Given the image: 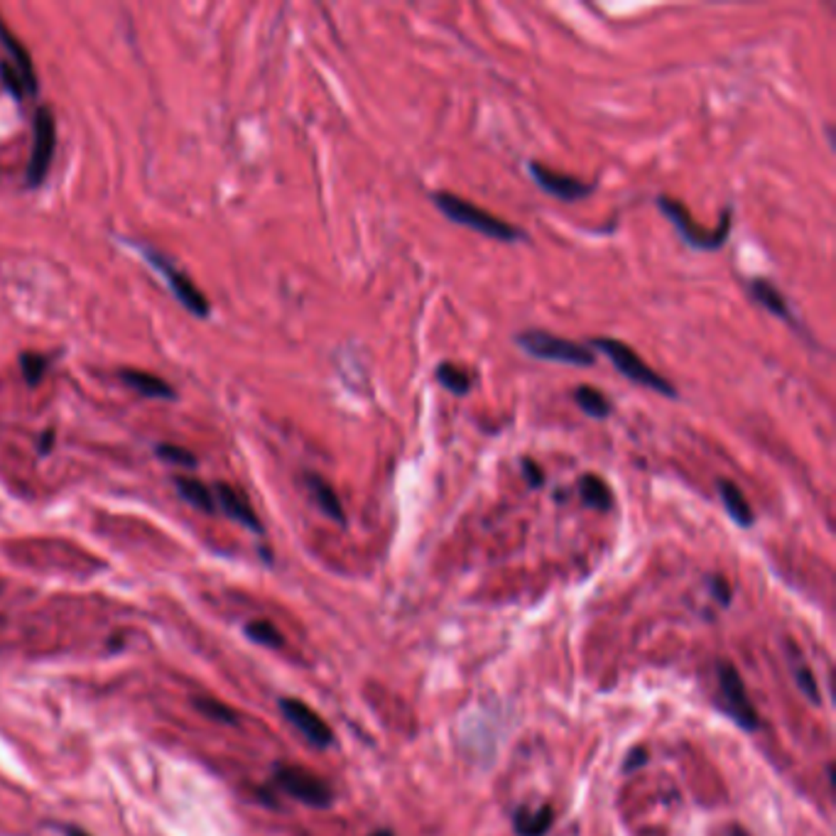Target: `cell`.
<instances>
[{
    "instance_id": "cell-12",
    "label": "cell",
    "mask_w": 836,
    "mask_h": 836,
    "mask_svg": "<svg viewBox=\"0 0 836 836\" xmlns=\"http://www.w3.org/2000/svg\"><path fill=\"white\" fill-rule=\"evenodd\" d=\"M748 292L750 298L756 299V302H758L763 309H768V312L773 314V317L788 321L792 327H798V321L792 317V309H789L788 299H785V295H782L780 289L775 287L773 282L766 280V277H753V280L748 282Z\"/></svg>"
},
{
    "instance_id": "cell-1",
    "label": "cell",
    "mask_w": 836,
    "mask_h": 836,
    "mask_svg": "<svg viewBox=\"0 0 836 836\" xmlns=\"http://www.w3.org/2000/svg\"><path fill=\"white\" fill-rule=\"evenodd\" d=\"M432 202L442 212V216H446L452 224L471 228V231H476L486 238H496V241L503 243H517L525 238V234L517 226L493 216L491 212H486L476 204L466 202V199L452 194V192H434Z\"/></svg>"
},
{
    "instance_id": "cell-21",
    "label": "cell",
    "mask_w": 836,
    "mask_h": 836,
    "mask_svg": "<svg viewBox=\"0 0 836 836\" xmlns=\"http://www.w3.org/2000/svg\"><path fill=\"white\" fill-rule=\"evenodd\" d=\"M246 635H248L253 643L266 645V648H282V645H285V638H282V633L277 631V625H273L270 621H263V618L250 621V623L246 625Z\"/></svg>"
},
{
    "instance_id": "cell-5",
    "label": "cell",
    "mask_w": 836,
    "mask_h": 836,
    "mask_svg": "<svg viewBox=\"0 0 836 836\" xmlns=\"http://www.w3.org/2000/svg\"><path fill=\"white\" fill-rule=\"evenodd\" d=\"M275 782L280 785L289 798L298 799L307 807H317V810H327L334 802L331 788L321 780L319 775L312 770L295 766H277L275 768Z\"/></svg>"
},
{
    "instance_id": "cell-4",
    "label": "cell",
    "mask_w": 836,
    "mask_h": 836,
    "mask_svg": "<svg viewBox=\"0 0 836 836\" xmlns=\"http://www.w3.org/2000/svg\"><path fill=\"white\" fill-rule=\"evenodd\" d=\"M657 206H660V212L667 216V221L677 228V234L684 243H687L689 248L695 250H704V253H712V250H719L724 243L728 241V231H731V209L721 214V224L712 231H706V228L696 226L692 216H689L687 206L673 196L660 194L657 196Z\"/></svg>"
},
{
    "instance_id": "cell-27",
    "label": "cell",
    "mask_w": 836,
    "mask_h": 836,
    "mask_svg": "<svg viewBox=\"0 0 836 836\" xmlns=\"http://www.w3.org/2000/svg\"><path fill=\"white\" fill-rule=\"evenodd\" d=\"M709 589H712V594L716 601H721L724 606H728L731 601V587H728V581L724 577H712L709 579Z\"/></svg>"
},
{
    "instance_id": "cell-15",
    "label": "cell",
    "mask_w": 836,
    "mask_h": 836,
    "mask_svg": "<svg viewBox=\"0 0 836 836\" xmlns=\"http://www.w3.org/2000/svg\"><path fill=\"white\" fill-rule=\"evenodd\" d=\"M716 486H719V496L724 500V508L731 516V520L736 525H741V528H750L756 516H753V508H750V503L746 500L741 488L734 481H726V478H721Z\"/></svg>"
},
{
    "instance_id": "cell-6",
    "label": "cell",
    "mask_w": 836,
    "mask_h": 836,
    "mask_svg": "<svg viewBox=\"0 0 836 836\" xmlns=\"http://www.w3.org/2000/svg\"><path fill=\"white\" fill-rule=\"evenodd\" d=\"M716 674H719V687H721V702L724 709L731 714V719L743 726L746 731H756L760 726L758 712L756 706L750 704L746 684H743L741 674L731 663H719L716 664Z\"/></svg>"
},
{
    "instance_id": "cell-33",
    "label": "cell",
    "mask_w": 836,
    "mask_h": 836,
    "mask_svg": "<svg viewBox=\"0 0 836 836\" xmlns=\"http://www.w3.org/2000/svg\"><path fill=\"white\" fill-rule=\"evenodd\" d=\"M731 836H748V834H746L743 829H734V831H731Z\"/></svg>"
},
{
    "instance_id": "cell-7",
    "label": "cell",
    "mask_w": 836,
    "mask_h": 836,
    "mask_svg": "<svg viewBox=\"0 0 836 836\" xmlns=\"http://www.w3.org/2000/svg\"><path fill=\"white\" fill-rule=\"evenodd\" d=\"M57 145V125L55 113L47 106H42L35 113V142H32V157L27 164V182L30 187H39L47 177L49 164L55 157Z\"/></svg>"
},
{
    "instance_id": "cell-26",
    "label": "cell",
    "mask_w": 836,
    "mask_h": 836,
    "mask_svg": "<svg viewBox=\"0 0 836 836\" xmlns=\"http://www.w3.org/2000/svg\"><path fill=\"white\" fill-rule=\"evenodd\" d=\"M0 77H3V81H5V87H8L16 96H23L25 91H27V87H25L23 74H20V71H17L10 62H0Z\"/></svg>"
},
{
    "instance_id": "cell-32",
    "label": "cell",
    "mask_w": 836,
    "mask_h": 836,
    "mask_svg": "<svg viewBox=\"0 0 836 836\" xmlns=\"http://www.w3.org/2000/svg\"><path fill=\"white\" fill-rule=\"evenodd\" d=\"M371 836H392V831H388V829H381V831H375V834H371Z\"/></svg>"
},
{
    "instance_id": "cell-2",
    "label": "cell",
    "mask_w": 836,
    "mask_h": 836,
    "mask_svg": "<svg viewBox=\"0 0 836 836\" xmlns=\"http://www.w3.org/2000/svg\"><path fill=\"white\" fill-rule=\"evenodd\" d=\"M589 346H591V351L603 353V356L613 363V368H616L618 373L623 375V378H628L631 383H638V385H643V388H650V391L657 392V395H663V398H673V400L677 398V388H674L670 381H664L663 375L657 373V371H653V368H650L648 363H645V361H643L641 356L633 351V349H631V346L623 344V341L601 337V339H591Z\"/></svg>"
},
{
    "instance_id": "cell-3",
    "label": "cell",
    "mask_w": 836,
    "mask_h": 836,
    "mask_svg": "<svg viewBox=\"0 0 836 836\" xmlns=\"http://www.w3.org/2000/svg\"><path fill=\"white\" fill-rule=\"evenodd\" d=\"M516 344L523 349L530 359L549 361V363H564V366H594L596 353L584 344H577L571 339H562L545 331V329H525L517 331Z\"/></svg>"
},
{
    "instance_id": "cell-10",
    "label": "cell",
    "mask_w": 836,
    "mask_h": 836,
    "mask_svg": "<svg viewBox=\"0 0 836 836\" xmlns=\"http://www.w3.org/2000/svg\"><path fill=\"white\" fill-rule=\"evenodd\" d=\"M145 258L164 275V280L170 282V287H172V292L177 295V299L187 307L189 312L196 314V317H206V314H209V302H206V298L202 295V289L194 287V282L189 280L187 275L180 273L174 266H170L160 253L145 250Z\"/></svg>"
},
{
    "instance_id": "cell-19",
    "label": "cell",
    "mask_w": 836,
    "mask_h": 836,
    "mask_svg": "<svg viewBox=\"0 0 836 836\" xmlns=\"http://www.w3.org/2000/svg\"><path fill=\"white\" fill-rule=\"evenodd\" d=\"M579 493H581V500L587 503L589 508L596 510H609L613 506V493L606 484H603L601 478L594 476V474H587V476L579 481Z\"/></svg>"
},
{
    "instance_id": "cell-11",
    "label": "cell",
    "mask_w": 836,
    "mask_h": 836,
    "mask_svg": "<svg viewBox=\"0 0 836 836\" xmlns=\"http://www.w3.org/2000/svg\"><path fill=\"white\" fill-rule=\"evenodd\" d=\"M214 496H216L219 506L224 508V513H226L228 517H234V520H238L241 525H246L248 530L263 532V525H260L258 516L253 513V508H250V503L246 500V496H243L241 491H235L234 486L219 484L216 488H214Z\"/></svg>"
},
{
    "instance_id": "cell-16",
    "label": "cell",
    "mask_w": 836,
    "mask_h": 836,
    "mask_svg": "<svg viewBox=\"0 0 836 836\" xmlns=\"http://www.w3.org/2000/svg\"><path fill=\"white\" fill-rule=\"evenodd\" d=\"M118 375L123 378L125 385H131L133 391H138L141 395H145V398H174L172 385L164 383L162 378H157V375L145 373V371H135V368H125V371H120Z\"/></svg>"
},
{
    "instance_id": "cell-29",
    "label": "cell",
    "mask_w": 836,
    "mask_h": 836,
    "mask_svg": "<svg viewBox=\"0 0 836 836\" xmlns=\"http://www.w3.org/2000/svg\"><path fill=\"white\" fill-rule=\"evenodd\" d=\"M523 469H525V476H528V481H530L532 488H538V486L545 484V474L539 471V466L532 462V459H523Z\"/></svg>"
},
{
    "instance_id": "cell-13",
    "label": "cell",
    "mask_w": 836,
    "mask_h": 836,
    "mask_svg": "<svg viewBox=\"0 0 836 836\" xmlns=\"http://www.w3.org/2000/svg\"><path fill=\"white\" fill-rule=\"evenodd\" d=\"M555 824V810L549 805L538 807V810H517L513 817V829L517 836H545Z\"/></svg>"
},
{
    "instance_id": "cell-18",
    "label": "cell",
    "mask_w": 836,
    "mask_h": 836,
    "mask_svg": "<svg viewBox=\"0 0 836 836\" xmlns=\"http://www.w3.org/2000/svg\"><path fill=\"white\" fill-rule=\"evenodd\" d=\"M174 486H177V491L182 493V498L189 500L194 508L204 510V513H214V510H216L214 493L209 491L202 481H196V478H189V476H180V478H174Z\"/></svg>"
},
{
    "instance_id": "cell-25",
    "label": "cell",
    "mask_w": 836,
    "mask_h": 836,
    "mask_svg": "<svg viewBox=\"0 0 836 836\" xmlns=\"http://www.w3.org/2000/svg\"><path fill=\"white\" fill-rule=\"evenodd\" d=\"M157 456H162L164 462L180 464V466H189V469H192V466H196L194 454L187 452V449H182V446L160 444V446H157Z\"/></svg>"
},
{
    "instance_id": "cell-9",
    "label": "cell",
    "mask_w": 836,
    "mask_h": 836,
    "mask_svg": "<svg viewBox=\"0 0 836 836\" xmlns=\"http://www.w3.org/2000/svg\"><path fill=\"white\" fill-rule=\"evenodd\" d=\"M280 712L317 748H327V746L334 743V734H331L327 721L321 719L314 709H309L305 702L285 696V699H280Z\"/></svg>"
},
{
    "instance_id": "cell-20",
    "label": "cell",
    "mask_w": 836,
    "mask_h": 836,
    "mask_svg": "<svg viewBox=\"0 0 836 836\" xmlns=\"http://www.w3.org/2000/svg\"><path fill=\"white\" fill-rule=\"evenodd\" d=\"M439 385H444L446 391H452L454 395H466L474 385V378L466 368L456 366V363H439L434 371Z\"/></svg>"
},
{
    "instance_id": "cell-28",
    "label": "cell",
    "mask_w": 836,
    "mask_h": 836,
    "mask_svg": "<svg viewBox=\"0 0 836 836\" xmlns=\"http://www.w3.org/2000/svg\"><path fill=\"white\" fill-rule=\"evenodd\" d=\"M645 763H648V750L633 748L631 753H628V758H625L623 773H633V770H638V768L645 766Z\"/></svg>"
},
{
    "instance_id": "cell-17",
    "label": "cell",
    "mask_w": 836,
    "mask_h": 836,
    "mask_svg": "<svg viewBox=\"0 0 836 836\" xmlns=\"http://www.w3.org/2000/svg\"><path fill=\"white\" fill-rule=\"evenodd\" d=\"M571 398H574V402L581 407V413L589 414V417H594V420H606L611 414V410H613L611 400L606 398L601 391L591 388V385H579V388H574Z\"/></svg>"
},
{
    "instance_id": "cell-14",
    "label": "cell",
    "mask_w": 836,
    "mask_h": 836,
    "mask_svg": "<svg viewBox=\"0 0 836 836\" xmlns=\"http://www.w3.org/2000/svg\"><path fill=\"white\" fill-rule=\"evenodd\" d=\"M307 486H309L314 503L319 506L321 513H324L327 517H331L334 523L344 525L346 513H344V506H341V500H339L337 491H334V488H331L324 478L317 476V474H307Z\"/></svg>"
},
{
    "instance_id": "cell-30",
    "label": "cell",
    "mask_w": 836,
    "mask_h": 836,
    "mask_svg": "<svg viewBox=\"0 0 836 836\" xmlns=\"http://www.w3.org/2000/svg\"><path fill=\"white\" fill-rule=\"evenodd\" d=\"M52 439H55V434H52V432H47V434H45V442H39V454H47L49 452V446H52Z\"/></svg>"
},
{
    "instance_id": "cell-23",
    "label": "cell",
    "mask_w": 836,
    "mask_h": 836,
    "mask_svg": "<svg viewBox=\"0 0 836 836\" xmlns=\"http://www.w3.org/2000/svg\"><path fill=\"white\" fill-rule=\"evenodd\" d=\"M20 368H23L25 381L30 385H37L42 378H45V371H47V361L42 359L39 353H23L20 356Z\"/></svg>"
},
{
    "instance_id": "cell-24",
    "label": "cell",
    "mask_w": 836,
    "mask_h": 836,
    "mask_svg": "<svg viewBox=\"0 0 836 836\" xmlns=\"http://www.w3.org/2000/svg\"><path fill=\"white\" fill-rule=\"evenodd\" d=\"M795 682H798L799 692H802V695H805L807 699H810V702H812V704H820L821 702L820 687H817V677H814L810 667H805V664L798 663V667H795Z\"/></svg>"
},
{
    "instance_id": "cell-8",
    "label": "cell",
    "mask_w": 836,
    "mask_h": 836,
    "mask_svg": "<svg viewBox=\"0 0 836 836\" xmlns=\"http://www.w3.org/2000/svg\"><path fill=\"white\" fill-rule=\"evenodd\" d=\"M528 172H530L532 182L542 192H548V194H552L555 199H562V202H579V199H587L589 194L596 192V182H589L587 184V182L577 180L571 174L549 170L548 164L535 162V160L528 162Z\"/></svg>"
},
{
    "instance_id": "cell-22",
    "label": "cell",
    "mask_w": 836,
    "mask_h": 836,
    "mask_svg": "<svg viewBox=\"0 0 836 836\" xmlns=\"http://www.w3.org/2000/svg\"><path fill=\"white\" fill-rule=\"evenodd\" d=\"M196 712H202L204 716H209L214 721H221V724H238V716H235L234 709H228L226 704L216 702L212 696H196L194 699Z\"/></svg>"
},
{
    "instance_id": "cell-31",
    "label": "cell",
    "mask_w": 836,
    "mask_h": 836,
    "mask_svg": "<svg viewBox=\"0 0 836 836\" xmlns=\"http://www.w3.org/2000/svg\"><path fill=\"white\" fill-rule=\"evenodd\" d=\"M64 834L67 836H91L89 831H84V829H78V827H67L64 829Z\"/></svg>"
}]
</instances>
